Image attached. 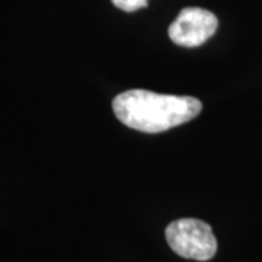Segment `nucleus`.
<instances>
[{"mask_svg": "<svg viewBox=\"0 0 262 262\" xmlns=\"http://www.w3.org/2000/svg\"><path fill=\"white\" fill-rule=\"evenodd\" d=\"M203 105L192 96H177L133 89L115 96V117L133 130L162 133L194 120Z\"/></svg>", "mask_w": 262, "mask_h": 262, "instance_id": "nucleus-1", "label": "nucleus"}, {"mask_svg": "<svg viewBox=\"0 0 262 262\" xmlns=\"http://www.w3.org/2000/svg\"><path fill=\"white\" fill-rule=\"evenodd\" d=\"M166 241L179 256L208 261L217 252V241L210 225L198 219H179L166 227Z\"/></svg>", "mask_w": 262, "mask_h": 262, "instance_id": "nucleus-2", "label": "nucleus"}, {"mask_svg": "<svg viewBox=\"0 0 262 262\" xmlns=\"http://www.w3.org/2000/svg\"><path fill=\"white\" fill-rule=\"evenodd\" d=\"M214 13L201 8H187L179 12L169 27V38L181 47H198L214 35L217 29Z\"/></svg>", "mask_w": 262, "mask_h": 262, "instance_id": "nucleus-3", "label": "nucleus"}, {"mask_svg": "<svg viewBox=\"0 0 262 262\" xmlns=\"http://www.w3.org/2000/svg\"><path fill=\"white\" fill-rule=\"evenodd\" d=\"M115 8L124 10V12H136L147 6L149 0H111Z\"/></svg>", "mask_w": 262, "mask_h": 262, "instance_id": "nucleus-4", "label": "nucleus"}]
</instances>
